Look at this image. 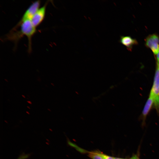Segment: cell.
I'll return each mask as SVG.
<instances>
[{"label":"cell","instance_id":"3","mask_svg":"<svg viewBox=\"0 0 159 159\" xmlns=\"http://www.w3.org/2000/svg\"><path fill=\"white\" fill-rule=\"evenodd\" d=\"M145 47L150 49L156 56L159 50V35L156 33L150 34L144 39Z\"/></svg>","mask_w":159,"mask_h":159},{"label":"cell","instance_id":"2","mask_svg":"<svg viewBox=\"0 0 159 159\" xmlns=\"http://www.w3.org/2000/svg\"><path fill=\"white\" fill-rule=\"evenodd\" d=\"M150 95L154 100V106L159 116V65L156 63L153 85Z\"/></svg>","mask_w":159,"mask_h":159},{"label":"cell","instance_id":"10","mask_svg":"<svg viewBox=\"0 0 159 159\" xmlns=\"http://www.w3.org/2000/svg\"><path fill=\"white\" fill-rule=\"evenodd\" d=\"M100 155L103 159H114V157L104 154L101 152L100 153Z\"/></svg>","mask_w":159,"mask_h":159},{"label":"cell","instance_id":"16","mask_svg":"<svg viewBox=\"0 0 159 159\" xmlns=\"http://www.w3.org/2000/svg\"><path fill=\"white\" fill-rule=\"evenodd\" d=\"M51 84L53 86H54V85L52 83H51Z\"/></svg>","mask_w":159,"mask_h":159},{"label":"cell","instance_id":"11","mask_svg":"<svg viewBox=\"0 0 159 159\" xmlns=\"http://www.w3.org/2000/svg\"><path fill=\"white\" fill-rule=\"evenodd\" d=\"M155 58L156 61V63L159 65V50L157 54L155 56Z\"/></svg>","mask_w":159,"mask_h":159},{"label":"cell","instance_id":"8","mask_svg":"<svg viewBox=\"0 0 159 159\" xmlns=\"http://www.w3.org/2000/svg\"><path fill=\"white\" fill-rule=\"evenodd\" d=\"M89 157L92 159H103L100 155L101 152L100 151H87Z\"/></svg>","mask_w":159,"mask_h":159},{"label":"cell","instance_id":"6","mask_svg":"<svg viewBox=\"0 0 159 159\" xmlns=\"http://www.w3.org/2000/svg\"><path fill=\"white\" fill-rule=\"evenodd\" d=\"M119 42L130 51H132L134 46L138 44L137 40L130 36H121Z\"/></svg>","mask_w":159,"mask_h":159},{"label":"cell","instance_id":"4","mask_svg":"<svg viewBox=\"0 0 159 159\" xmlns=\"http://www.w3.org/2000/svg\"><path fill=\"white\" fill-rule=\"evenodd\" d=\"M41 1L38 0L33 3L26 10L20 20H31L34 16L39 9Z\"/></svg>","mask_w":159,"mask_h":159},{"label":"cell","instance_id":"18","mask_svg":"<svg viewBox=\"0 0 159 159\" xmlns=\"http://www.w3.org/2000/svg\"><path fill=\"white\" fill-rule=\"evenodd\" d=\"M48 110L49 111H51V110H50V109H49V108H48Z\"/></svg>","mask_w":159,"mask_h":159},{"label":"cell","instance_id":"15","mask_svg":"<svg viewBox=\"0 0 159 159\" xmlns=\"http://www.w3.org/2000/svg\"><path fill=\"white\" fill-rule=\"evenodd\" d=\"M22 96L24 98H25V97L23 95H22Z\"/></svg>","mask_w":159,"mask_h":159},{"label":"cell","instance_id":"1","mask_svg":"<svg viewBox=\"0 0 159 159\" xmlns=\"http://www.w3.org/2000/svg\"><path fill=\"white\" fill-rule=\"evenodd\" d=\"M16 25L20 27L19 30L12 29L8 34V38L16 44L23 36H26L28 41L29 52H30L32 50V38L36 32V27L29 20H20Z\"/></svg>","mask_w":159,"mask_h":159},{"label":"cell","instance_id":"9","mask_svg":"<svg viewBox=\"0 0 159 159\" xmlns=\"http://www.w3.org/2000/svg\"><path fill=\"white\" fill-rule=\"evenodd\" d=\"M30 155L29 154H26L23 153L19 155L17 159H27L29 157Z\"/></svg>","mask_w":159,"mask_h":159},{"label":"cell","instance_id":"17","mask_svg":"<svg viewBox=\"0 0 159 159\" xmlns=\"http://www.w3.org/2000/svg\"><path fill=\"white\" fill-rule=\"evenodd\" d=\"M4 80L6 81L7 82H8V81H7V80H6V79H5Z\"/></svg>","mask_w":159,"mask_h":159},{"label":"cell","instance_id":"7","mask_svg":"<svg viewBox=\"0 0 159 159\" xmlns=\"http://www.w3.org/2000/svg\"><path fill=\"white\" fill-rule=\"evenodd\" d=\"M154 105V100L151 96L149 95L142 112L141 117L143 123H145L147 116L150 112L153 106Z\"/></svg>","mask_w":159,"mask_h":159},{"label":"cell","instance_id":"20","mask_svg":"<svg viewBox=\"0 0 159 159\" xmlns=\"http://www.w3.org/2000/svg\"><path fill=\"white\" fill-rule=\"evenodd\" d=\"M26 112L28 114H29V112H27V111Z\"/></svg>","mask_w":159,"mask_h":159},{"label":"cell","instance_id":"14","mask_svg":"<svg viewBox=\"0 0 159 159\" xmlns=\"http://www.w3.org/2000/svg\"><path fill=\"white\" fill-rule=\"evenodd\" d=\"M27 102L29 103V104H32V103L30 101H27Z\"/></svg>","mask_w":159,"mask_h":159},{"label":"cell","instance_id":"12","mask_svg":"<svg viewBox=\"0 0 159 159\" xmlns=\"http://www.w3.org/2000/svg\"><path fill=\"white\" fill-rule=\"evenodd\" d=\"M130 159H140L137 155L133 156Z\"/></svg>","mask_w":159,"mask_h":159},{"label":"cell","instance_id":"5","mask_svg":"<svg viewBox=\"0 0 159 159\" xmlns=\"http://www.w3.org/2000/svg\"><path fill=\"white\" fill-rule=\"evenodd\" d=\"M48 2L38 10L31 20L33 26L35 27L38 26L44 19L46 13V9Z\"/></svg>","mask_w":159,"mask_h":159},{"label":"cell","instance_id":"19","mask_svg":"<svg viewBox=\"0 0 159 159\" xmlns=\"http://www.w3.org/2000/svg\"><path fill=\"white\" fill-rule=\"evenodd\" d=\"M27 107L29 109H30V108L28 106H27Z\"/></svg>","mask_w":159,"mask_h":159},{"label":"cell","instance_id":"13","mask_svg":"<svg viewBox=\"0 0 159 159\" xmlns=\"http://www.w3.org/2000/svg\"><path fill=\"white\" fill-rule=\"evenodd\" d=\"M114 159H127L122 158H114Z\"/></svg>","mask_w":159,"mask_h":159}]
</instances>
